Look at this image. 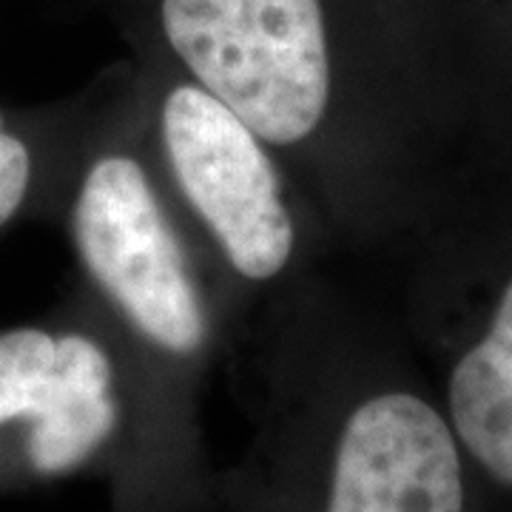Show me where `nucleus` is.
<instances>
[{"label":"nucleus","instance_id":"2","mask_svg":"<svg viewBox=\"0 0 512 512\" xmlns=\"http://www.w3.org/2000/svg\"><path fill=\"white\" fill-rule=\"evenodd\" d=\"M137 97L154 171L222 285L276 293L308 274L313 217L274 151L180 74Z\"/></svg>","mask_w":512,"mask_h":512},{"label":"nucleus","instance_id":"1","mask_svg":"<svg viewBox=\"0 0 512 512\" xmlns=\"http://www.w3.org/2000/svg\"><path fill=\"white\" fill-rule=\"evenodd\" d=\"M69 234L89 293L143 362L194 370L211 359L225 311L214 299L220 285L154 171L140 117L92 143L74 185Z\"/></svg>","mask_w":512,"mask_h":512},{"label":"nucleus","instance_id":"3","mask_svg":"<svg viewBox=\"0 0 512 512\" xmlns=\"http://www.w3.org/2000/svg\"><path fill=\"white\" fill-rule=\"evenodd\" d=\"M89 302L69 325L0 330V427H26L35 476L77 473L123 427L128 365L140 353L92 293Z\"/></svg>","mask_w":512,"mask_h":512},{"label":"nucleus","instance_id":"4","mask_svg":"<svg viewBox=\"0 0 512 512\" xmlns=\"http://www.w3.org/2000/svg\"><path fill=\"white\" fill-rule=\"evenodd\" d=\"M316 512H467V461L441 404L393 379L353 393L319 456Z\"/></svg>","mask_w":512,"mask_h":512},{"label":"nucleus","instance_id":"5","mask_svg":"<svg viewBox=\"0 0 512 512\" xmlns=\"http://www.w3.org/2000/svg\"><path fill=\"white\" fill-rule=\"evenodd\" d=\"M35 180V157L29 143L6 126L0 114V228L15 220L29 200Z\"/></svg>","mask_w":512,"mask_h":512}]
</instances>
